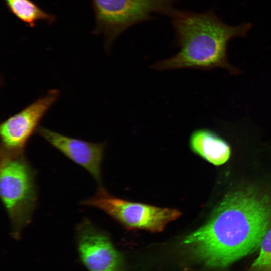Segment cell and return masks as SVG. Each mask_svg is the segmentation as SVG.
<instances>
[{
	"mask_svg": "<svg viewBox=\"0 0 271 271\" xmlns=\"http://www.w3.org/2000/svg\"><path fill=\"white\" fill-rule=\"evenodd\" d=\"M36 132L64 156L86 170L98 183L100 182L104 143H92L71 138L40 126Z\"/></svg>",
	"mask_w": 271,
	"mask_h": 271,
	"instance_id": "ba28073f",
	"label": "cell"
},
{
	"mask_svg": "<svg viewBox=\"0 0 271 271\" xmlns=\"http://www.w3.org/2000/svg\"><path fill=\"white\" fill-rule=\"evenodd\" d=\"M189 146L193 152L216 166L225 163L231 153L229 144L217 133L207 128L194 131L189 138Z\"/></svg>",
	"mask_w": 271,
	"mask_h": 271,
	"instance_id": "9c48e42d",
	"label": "cell"
},
{
	"mask_svg": "<svg viewBox=\"0 0 271 271\" xmlns=\"http://www.w3.org/2000/svg\"><path fill=\"white\" fill-rule=\"evenodd\" d=\"M76 237L79 257L88 271H124L120 253L91 222L84 220L79 224Z\"/></svg>",
	"mask_w": 271,
	"mask_h": 271,
	"instance_id": "52a82bcc",
	"label": "cell"
},
{
	"mask_svg": "<svg viewBox=\"0 0 271 271\" xmlns=\"http://www.w3.org/2000/svg\"><path fill=\"white\" fill-rule=\"evenodd\" d=\"M168 1H169L170 2H171L172 3L173 1H176V0H168Z\"/></svg>",
	"mask_w": 271,
	"mask_h": 271,
	"instance_id": "7c38bea8",
	"label": "cell"
},
{
	"mask_svg": "<svg viewBox=\"0 0 271 271\" xmlns=\"http://www.w3.org/2000/svg\"><path fill=\"white\" fill-rule=\"evenodd\" d=\"M59 94L57 89H51L45 96L3 121L0 125L1 149L10 152H24L41 120L56 102Z\"/></svg>",
	"mask_w": 271,
	"mask_h": 271,
	"instance_id": "8992f818",
	"label": "cell"
},
{
	"mask_svg": "<svg viewBox=\"0 0 271 271\" xmlns=\"http://www.w3.org/2000/svg\"><path fill=\"white\" fill-rule=\"evenodd\" d=\"M171 19L180 50L173 56L158 62L154 68L159 70L221 68L232 74L240 72L228 61L227 45L233 38L245 37L251 28L250 23L229 25L212 10L204 12L177 10Z\"/></svg>",
	"mask_w": 271,
	"mask_h": 271,
	"instance_id": "7a4b0ae2",
	"label": "cell"
},
{
	"mask_svg": "<svg viewBox=\"0 0 271 271\" xmlns=\"http://www.w3.org/2000/svg\"><path fill=\"white\" fill-rule=\"evenodd\" d=\"M271 225V198L252 189L226 196L209 220L182 241L206 266L225 268L253 253Z\"/></svg>",
	"mask_w": 271,
	"mask_h": 271,
	"instance_id": "6da1fadb",
	"label": "cell"
},
{
	"mask_svg": "<svg viewBox=\"0 0 271 271\" xmlns=\"http://www.w3.org/2000/svg\"><path fill=\"white\" fill-rule=\"evenodd\" d=\"M0 195L12 236L18 239L32 220L37 200L35 173L24 152L1 149Z\"/></svg>",
	"mask_w": 271,
	"mask_h": 271,
	"instance_id": "3957f363",
	"label": "cell"
},
{
	"mask_svg": "<svg viewBox=\"0 0 271 271\" xmlns=\"http://www.w3.org/2000/svg\"><path fill=\"white\" fill-rule=\"evenodd\" d=\"M82 204L103 211L127 228L153 232L162 231L181 215L176 209L155 207L114 197L102 188Z\"/></svg>",
	"mask_w": 271,
	"mask_h": 271,
	"instance_id": "5b68a950",
	"label": "cell"
},
{
	"mask_svg": "<svg viewBox=\"0 0 271 271\" xmlns=\"http://www.w3.org/2000/svg\"><path fill=\"white\" fill-rule=\"evenodd\" d=\"M257 258L252 264L251 271H271V228L264 236Z\"/></svg>",
	"mask_w": 271,
	"mask_h": 271,
	"instance_id": "8fae6325",
	"label": "cell"
},
{
	"mask_svg": "<svg viewBox=\"0 0 271 271\" xmlns=\"http://www.w3.org/2000/svg\"><path fill=\"white\" fill-rule=\"evenodd\" d=\"M9 11L25 25L34 27L37 22L52 24L55 16L43 11L32 0H4Z\"/></svg>",
	"mask_w": 271,
	"mask_h": 271,
	"instance_id": "30bf717a",
	"label": "cell"
},
{
	"mask_svg": "<svg viewBox=\"0 0 271 271\" xmlns=\"http://www.w3.org/2000/svg\"><path fill=\"white\" fill-rule=\"evenodd\" d=\"M95 17L96 34L102 35L105 48L126 30L152 19L153 14L171 18L177 11L168 0H92Z\"/></svg>",
	"mask_w": 271,
	"mask_h": 271,
	"instance_id": "277c9868",
	"label": "cell"
}]
</instances>
